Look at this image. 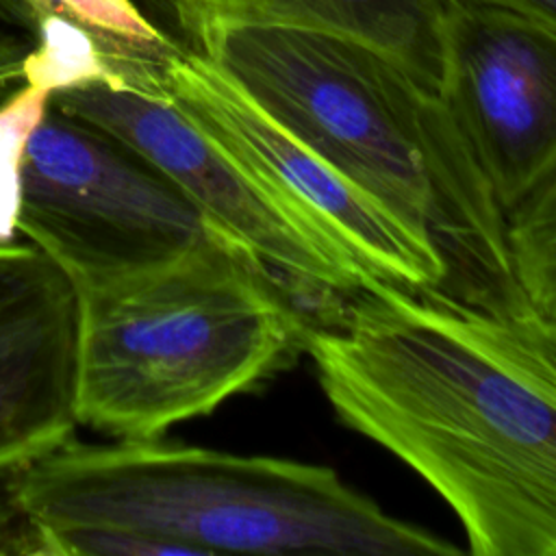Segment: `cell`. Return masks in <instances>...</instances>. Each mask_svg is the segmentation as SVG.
Wrapping results in <instances>:
<instances>
[{"label":"cell","instance_id":"18","mask_svg":"<svg viewBox=\"0 0 556 556\" xmlns=\"http://www.w3.org/2000/svg\"><path fill=\"white\" fill-rule=\"evenodd\" d=\"M452 2L506 9L556 28V0H452Z\"/></svg>","mask_w":556,"mask_h":556},{"label":"cell","instance_id":"11","mask_svg":"<svg viewBox=\"0 0 556 556\" xmlns=\"http://www.w3.org/2000/svg\"><path fill=\"white\" fill-rule=\"evenodd\" d=\"M54 11L87 28L104 50L115 83L148 91L163 63L185 46L132 0H0V17L28 26Z\"/></svg>","mask_w":556,"mask_h":556},{"label":"cell","instance_id":"1","mask_svg":"<svg viewBox=\"0 0 556 556\" xmlns=\"http://www.w3.org/2000/svg\"><path fill=\"white\" fill-rule=\"evenodd\" d=\"M337 419L454 510L473 556H556V319L374 282L308 324Z\"/></svg>","mask_w":556,"mask_h":556},{"label":"cell","instance_id":"17","mask_svg":"<svg viewBox=\"0 0 556 556\" xmlns=\"http://www.w3.org/2000/svg\"><path fill=\"white\" fill-rule=\"evenodd\" d=\"M30 48L33 37L20 39L13 35H0V106L30 85L26 72V56Z\"/></svg>","mask_w":556,"mask_h":556},{"label":"cell","instance_id":"3","mask_svg":"<svg viewBox=\"0 0 556 556\" xmlns=\"http://www.w3.org/2000/svg\"><path fill=\"white\" fill-rule=\"evenodd\" d=\"M41 521L139 530L198 556H452L460 549L358 493L326 467L159 439L74 437L2 473Z\"/></svg>","mask_w":556,"mask_h":556},{"label":"cell","instance_id":"12","mask_svg":"<svg viewBox=\"0 0 556 556\" xmlns=\"http://www.w3.org/2000/svg\"><path fill=\"white\" fill-rule=\"evenodd\" d=\"M506 239L523 295L556 319V174L506 215Z\"/></svg>","mask_w":556,"mask_h":556},{"label":"cell","instance_id":"4","mask_svg":"<svg viewBox=\"0 0 556 556\" xmlns=\"http://www.w3.org/2000/svg\"><path fill=\"white\" fill-rule=\"evenodd\" d=\"M72 285L74 415L113 439H159L254 389L304 352L311 324L219 235L159 265Z\"/></svg>","mask_w":556,"mask_h":556},{"label":"cell","instance_id":"10","mask_svg":"<svg viewBox=\"0 0 556 556\" xmlns=\"http://www.w3.org/2000/svg\"><path fill=\"white\" fill-rule=\"evenodd\" d=\"M208 11L361 41L441 96L450 0H187Z\"/></svg>","mask_w":556,"mask_h":556},{"label":"cell","instance_id":"6","mask_svg":"<svg viewBox=\"0 0 556 556\" xmlns=\"http://www.w3.org/2000/svg\"><path fill=\"white\" fill-rule=\"evenodd\" d=\"M306 235L367 282L445 293L434 245L300 141L219 67L185 43L154 89Z\"/></svg>","mask_w":556,"mask_h":556},{"label":"cell","instance_id":"7","mask_svg":"<svg viewBox=\"0 0 556 556\" xmlns=\"http://www.w3.org/2000/svg\"><path fill=\"white\" fill-rule=\"evenodd\" d=\"M50 100L141 152L311 324L332 319L354 293L371 287L256 189L163 93L93 80L54 91Z\"/></svg>","mask_w":556,"mask_h":556},{"label":"cell","instance_id":"14","mask_svg":"<svg viewBox=\"0 0 556 556\" xmlns=\"http://www.w3.org/2000/svg\"><path fill=\"white\" fill-rule=\"evenodd\" d=\"M50 91L28 85L0 106V241L17 232L20 159L28 135L50 104Z\"/></svg>","mask_w":556,"mask_h":556},{"label":"cell","instance_id":"16","mask_svg":"<svg viewBox=\"0 0 556 556\" xmlns=\"http://www.w3.org/2000/svg\"><path fill=\"white\" fill-rule=\"evenodd\" d=\"M0 554L59 556L52 528L26 510L0 476Z\"/></svg>","mask_w":556,"mask_h":556},{"label":"cell","instance_id":"2","mask_svg":"<svg viewBox=\"0 0 556 556\" xmlns=\"http://www.w3.org/2000/svg\"><path fill=\"white\" fill-rule=\"evenodd\" d=\"M165 2L185 43L434 245L445 295L489 311L530 304L506 215L439 93L361 41Z\"/></svg>","mask_w":556,"mask_h":556},{"label":"cell","instance_id":"15","mask_svg":"<svg viewBox=\"0 0 556 556\" xmlns=\"http://www.w3.org/2000/svg\"><path fill=\"white\" fill-rule=\"evenodd\" d=\"M48 526L59 556H198L187 545L130 528L96 523Z\"/></svg>","mask_w":556,"mask_h":556},{"label":"cell","instance_id":"13","mask_svg":"<svg viewBox=\"0 0 556 556\" xmlns=\"http://www.w3.org/2000/svg\"><path fill=\"white\" fill-rule=\"evenodd\" d=\"M26 28L33 33V48L26 56L30 85L54 93L93 80L115 83L102 46L80 24L46 11L35 15Z\"/></svg>","mask_w":556,"mask_h":556},{"label":"cell","instance_id":"9","mask_svg":"<svg viewBox=\"0 0 556 556\" xmlns=\"http://www.w3.org/2000/svg\"><path fill=\"white\" fill-rule=\"evenodd\" d=\"M76 291L33 243L0 241V476L74 437Z\"/></svg>","mask_w":556,"mask_h":556},{"label":"cell","instance_id":"5","mask_svg":"<svg viewBox=\"0 0 556 556\" xmlns=\"http://www.w3.org/2000/svg\"><path fill=\"white\" fill-rule=\"evenodd\" d=\"M17 232L70 280L146 269L217 235L141 152L52 100L22 150Z\"/></svg>","mask_w":556,"mask_h":556},{"label":"cell","instance_id":"8","mask_svg":"<svg viewBox=\"0 0 556 556\" xmlns=\"http://www.w3.org/2000/svg\"><path fill=\"white\" fill-rule=\"evenodd\" d=\"M441 98L504 215L556 174V28L450 0Z\"/></svg>","mask_w":556,"mask_h":556}]
</instances>
